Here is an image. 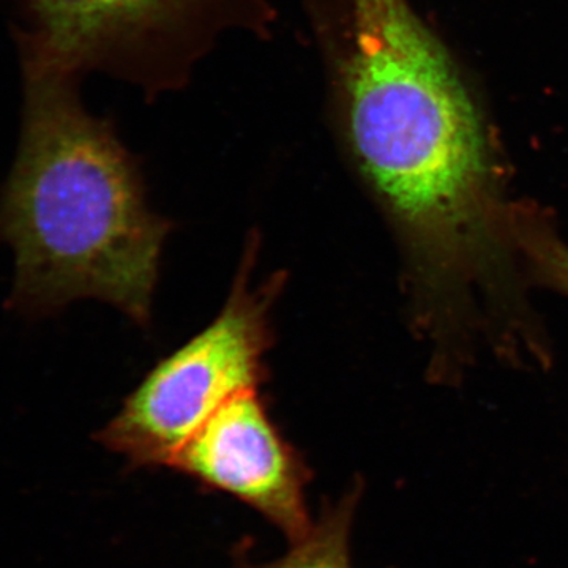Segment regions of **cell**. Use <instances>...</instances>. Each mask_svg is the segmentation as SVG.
<instances>
[{"instance_id":"3","label":"cell","mask_w":568,"mask_h":568,"mask_svg":"<svg viewBox=\"0 0 568 568\" xmlns=\"http://www.w3.org/2000/svg\"><path fill=\"white\" fill-rule=\"evenodd\" d=\"M257 239L248 242L230 298L219 316L163 358L125 399L97 440L132 467H171L179 452L224 405L265 377L271 310L282 275L250 286Z\"/></svg>"},{"instance_id":"7","label":"cell","mask_w":568,"mask_h":568,"mask_svg":"<svg viewBox=\"0 0 568 568\" xmlns=\"http://www.w3.org/2000/svg\"><path fill=\"white\" fill-rule=\"evenodd\" d=\"M517 235L541 278L568 294V246L529 223L518 224Z\"/></svg>"},{"instance_id":"4","label":"cell","mask_w":568,"mask_h":568,"mask_svg":"<svg viewBox=\"0 0 568 568\" xmlns=\"http://www.w3.org/2000/svg\"><path fill=\"white\" fill-rule=\"evenodd\" d=\"M173 469L254 508L291 544L312 529L306 485L312 470L268 416L257 388L219 410L174 458Z\"/></svg>"},{"instance_id":"5","label":"cell","mask_w":568,"mask_h":568,"mask_svg":"<svg viewBox=\"0 0 568 568\" xmlns=\"http://www.w3.org/2000/svg\"><path fill=\"white\" fill-rule=\"evenodd\" d=\"M222 0H28L33 31L26 50L71 73L118 69L168 47Z\"/></svg>"},{"instance_id":"2","label":"cell","mask_w":568,"mask_h":568,"mask_svg":"<svg viewBox=\"0 0 568 568\" xmlns=\"http://www.w3.org/2000/svg\"><path fill=\"white\" fill-rule=\"evenodd\" d=\"M20 149L0 196L14 253L10 305L47 316L77 298L151 320L170 223L145 203L136 166L78 97L77 74L24 50Z\"/></svg>"},{"instance_id":"6","label":"cell","mask_w":568,"mask_h":568,"mask_svg":"<svg viewBox=\"0 0 568 568\" xmlns=\"http://www.w3.org/2000/svg\"><path fill=\"white\" fill-rule=\"evenodd\" d=\"M361 488L351 489L338 503L323 506L320 518L302 540L274 562L244 564L237 568H354L351 566L349 537Z\"/></svg>"},{"instance_id":"1","label":"cell","mask_w":568,"mask_h":568,"mask_svg":"<svg viewBox=\"0 0 568 568\" xmlns=\"http://www.w3.org/2000/svg\"><path fill=\"white\" fill-rule=\"evenodd\" d=\"M347 145L418 280L454 284L499 245L484 123L406 0H353L345 63Z\"/></svg>"}]
</instances>
